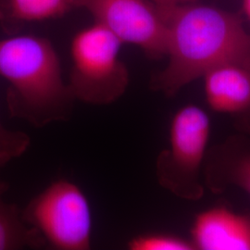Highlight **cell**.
Here are the masks:
<instances>
[{
  "instance_id": "cell-6",
  "label": "cell",
  "mask_w": 250,
  "mask_h": 250,
  "mask_svg": "<svg viewBox=\"0 0 250 250\" xmlns=\"http://www.w3.org/2000/svg\"><path fill=\"white\" fill-rule=\"evenodd\" d=\"M73 6L88 11L123 44L136 45L152 58L165 56L166 24L154 1L73 0Z\"/></svg>"
},
{
  "instance_id": "cell-2",
  "label": "cell",
  "mask_w": 250,
  "mask_h": 250,
  "mask_svg": "<svg viewBox=\"0 0 250 250\" xmlns=\"http://www.w3.org/2000/svg\"><path fill=\"white\" fill-rule=\"evenodd\" d=\"M0 76L9 83L6 100L12 118L36 128L71 119L76 100L49 39L21 35L0 40Z\"/></svg>"
},
{
  "instance_id": "cell-4",
  "label": "cell",
  "mask_w": 250,
  "mask_h": 250,
  "mask_svg": "<svg viewBox=\"0 0 250 250\" xmlns=\"http://www.w3.org/2000/svg\"><path fill=\"white\" fill-rule=\"evenodd\" d=\"M23 221L55 250H88L92 211L80 187L60 179L33 197L21 210Z\"/></svg>"
},
{
  "instance_id": "cell-5",
  "label": "cell",
  "mask_w": 250,
  "mask_h": 250,
  "mask_svg": "<svg viewBox=\"0 0 250 250\" xmlns=\"http://www.w3.org/2000/svg\"><path fill=\"white\" fill-rule=\"evenodd\" d=\"M210 131L209 118L201 107L187 105L174 114L170 146L157 160L156 174L162 188L188 200L203 196L200 170Z\"/></svg>"
},
{
  "instance_id": "cell-7",
  "label": "cell",
  "mask_w": 250,
  "mask_h": 250,
  "mask_svg": "<svg viewBox=\"0 0 250 250\" xmlns=\"http://www.w3.org/2000/svg\"><path fill=\"white\" fill-rule=\"evenodd\" d=\"M195 250H250V215L224 207L199 213L191 228Z\"/></svg>"
},
{
  "instance_id": "cell-9",
  "label": "cell",
  "mask_w": 250,
  "mask_h": 250,
  "mask_svg": "<svg viewBox=\"0 0 250 250\" xmlns=\"http://www.w3.org/2000/svg\"><path fill=\"white\" fill-rule=\"evenodd\" d=\"M8 184L0 180V250L42 249L47 246L43 236L23 221L21 210L8 203Z\"/></svg>"
},
{
  "instance_id": "cell-3",
  "label": "cell",
  "mask_w": 250,
  "mask_h": 250,
  "mask_svg": "<svg viewBox=\"0 0 250 250\" xmlns=\"http://www.w3.org/2000/svg\"><path fill=\"white\" fill-rule=\"evenodd\" d=\"M123 45L97 22L74 36L70 48L72 69L68 85L75 100L107 106L125 95L130 73L120 57Z\"/></svg>"
},
{
  "instance_id": "cell-12",
  "label": "cell",
  "mask_w": 250,
  "mask_h": 250,
  "mask_svg": "<svg viewBox=\"0 0 250 250\" xmlns=\"http://www.w3.org/2000/svg\"><path fill=\"white\" fill-rule=\"evenodd\" d=\"M31 145L28 134L9 129L0 133V167L23 155Z\"/></svg>"
},
{
  "instance_id": "cell-15",
  "label": "cell",
  "mask_w": 250,
  "mask_h": 250,
  "mask_svg": "<svg viewBox=\"0 0 250 250\" xmlns=\"http://www.w3.org/2000/svg\"><path fill=\"white\" fill-rule=\"evenodd\" d=\"M243 1V4H244V7L245 9L249 15V17L250 19V0H242Z\"/></svg>"
},
{
  "instance_id": "cell-14",
  "label": "cell",
  "mask_w": 250,
  "mask_h": 250,
  "mask_svg": "<svg viewBox=\"0 0 250 250\" xmlns=\"http://www.w3.org/2000/svg\"><path fill=\"white\" fill-rule=\"evenodd\" d=\"M159 6H172V5H180L192 3L195 0H153Z\"/></svg>"
},
{
  "instance_id": "cell-10",
  "label": "cell",
  "mask_w": 250,
  "mask_h": 250,
  "mask_svg": "<svg viewBox=\"0 0 250 250\" xmlns=\"http://www.w3.org/2000/svg\"><path fill=\"white\" fill-rule=\"evenodd\" d=\"M73 8V0H0V20L40 21L63 16Z\"/></svg>"
},
{
  "instance_id": "cell-16",
  "label": "cell",
  "mask_w": 250,
  "mask_h": 250,
  "mask_svg": "<svg viewBox=\"0 0 250 250\" xmlns=\"http://www.w3.org/2000/svg\"><path fill=\"white\" fill-rule=\"evenodd\" d=\"M5 130H7V129L3 126V125H2V124H1V122H0V133H1V132H4Z\"/></svg>"
},
{
  "instance_id": "cell-13",
  "label": "cell",
  "mask_w": 250,
  "mask_h": 250,
  "mask_svg": "<svg viewBox=\"0 0 250 250\" xmlns=\"http://www.w3.org/2000/svg\"><path fill=\"white\" fill-rule=\"evenodd\" d=\"M227 182L241 188L250 197V153L242 155L230 164Z\"/></svg>"
},
{
  "instance_id": "cell-1",
  "label": "cell",
  "mask_w": 250,
  "mask_h": 250,
  "mask_svg": "<svg viewBox=\"0 0 250 250\" xmlns=\"http://www.w3.org/2000/svg\"><path fill=\"white\" fill-rule=\"evenodd\" d=\"M166 24L168 64L152 81L166 97L224 63H250V36L236 15L191 3L160 6Z\"/></svg>"
},
{
  "instance_id": "cell-8",
  "label": "cell",
  "mask_w": 250,
  "mask_h": 250,
  "mask_svg": "<svg viewBox=\"0 0 250 250\" xmlns=\"http://www.w3.org/2000/svg\"><path fill=\"white\" fill-rule=\"evenodd\" d=\"M202 78L206 99L212 110L233 115L250 110V63H224Z\"/></svg>"
},
{
  "instance_id": "cell-11",
  "label": "cell",
  "mask_w": 250,
  "mask_h": 250,
  "mask_svg": "<svg viewBox=\"0 0 250 250\" xmlns=\"http://www.w3.org/2000/svg\"><path fill=\"white\" fill-rule=\"evenodd\" d=\"M130 250H194L192 242L170 233H144L128 242Z\"/></svg>"
}]
</instances>
